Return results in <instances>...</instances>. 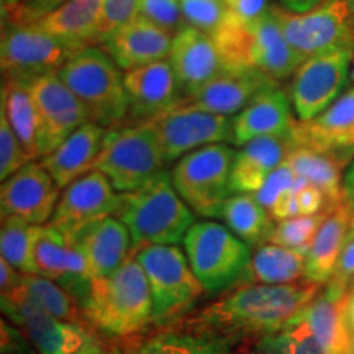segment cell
<instances>
[{
  "mask_svg": "<svg viewBox=\"0 0 354 354\" xmlns=\"http://www.w3.org/2000/svg\"><path fill=\"white\" fill-rule=\"evenodd\" d=\"M320 287L308 281L281 286L246 282L176 325L209 330L238 342L258 339L276 333L297 318L317 297Z\"/></svg>",
  "mask_w": 354,
  "mask_h": 354,
  "instance_id": "obj_1",
  "label": "cell"
},
{
  "mask_svg": "<svg viewBox=\"0 0 354 354\" xmlns=\"http://www.w3.org/2000/svg\"><path fill=\"white\" fill-rule=\"evenodd\" d=\"M81 308L88 325L112 342H131L148 330L153 299L136 256L110 276L94 279Z\"/></svg>",
  "mask_w": 354,
  "mask_h": 354,
  "instance_id": "obj_2",
  "label": "cell"
},
{
  "mask_svg": "<svg viewBox=\"0 0 354 354\" xmlns=\"http://www.w3.org/2000/svg\"><path fill=\"white\" fill-rule=\"evenodd\" d=\"M115 216L130 232L135 253L151 245H177L196 223L192 209L177 194L167 171L138 190L120 194Z\"/></svg>",
  "mask_w": 354,
  "mask_h": 354,
  "instance_id": "obj_3",
  "label": "cell"
},
{
  "mask_svg": "<svg viewBox=\"0 0 354 354\" xmlns=\"http://www.w3.org/2000/svg\"><path fill=\"white\" fill-rule=\"evenodd\" d=\"M0 307L7 320L30 336L38 354H118L115 342L91 325L48 313L21 284L0 294Z\"/></svg>",
  "mask_w": 354,
  "mask_h": 354,
  "instance_id": "obj_4",
  "label": "cell"
},
{
  "mask_svg": "<svg viewBox=\"0 0 354 354\" xmlns=\"http://www.w3.org/2000/svg\"><path fill=\"white\" fill-rule=\"evenodd\" d=\"M57 76L84 105L91 122L107 130L128 122L130 102L122 69L99 44L76 53Z\"/></svg>",
  "mask_w": 354,
  "mask_h": 354,
  "instance_id": "obj_5",
  "label": "cell"
},
{
  "mask_svg": "<svg viewBox=\"0 0 354 354\" xmlns=\"http://www.w3.org/2000/svg\"><path fill=\"white\" fill-rule=\"evenodd\" d=\"M190 268L207 294H218L246 281L250 245L214 220L196 221L184 238Z\"/></svg>",
  "mask_w": 354,
  "mask_h": 354,
  "instance_id": "obj_6",
  "label": "cell"
},
{
  "mask_svg": "<svg viewBox=\"0 0 354 354\" xmlns=\"http://www.w3.org/2000/svg\"><path fill=\"white\" fill-rule=\"evenodd\" d=\"M166 159L151 122L125 123L107 130L94 169L104 172L117 192L138 190L161 174Z\"/></svg>",
  "mask_w": 354,
  "mask_h": 354,
  "instance_id": "obj_7",
  "label": "cell"
},
{
  "mask_svg": "<svg viewBox=\"0 0 354 354\" xmlns=\"http://www.w3.org/2000/svg\"><path fill=\"white\" fill-rule=\"evenodd\" d=\"M148 279L153 299V325L172 326L205 294L177 245H151L135 253Z\"/></svg>",
  "mask_w": 354,
  "mask_h": 354,
  "instance_id": "obj_8",
  "label": "cell"
},
{
  "mask_svg": "<svg viewBox=\"0 0 354 354\" xmlns=\"http://www.w3.org/2000/svg\"><path fill=\"white\" fill-rule=\"evenodd\" d=\"M236 151L225 143L209 145L177 159L172 184L196 214L218 218L232 194V169Z\"/></svg>",
  "mask_w": 354,
  "mask_h": 354,
  "instance_id": "obj_9",
  "label": "cell"
},
{
  "mask_svg": "<svg viewBox=\"0 0 354 354\" xmlns=\"http://www.w3.org/2000/svg\"><path fill=\"white\" fill-rule=\"evenodd\" d=\"M76 53V48L46 32L38 21L2 24L0 68L3 79L33 81L46 74H57Z\"/></svg>",
  "mask_w": 354,
  "mask_h": 354,
  "instance_id": "obj_10",
  "label": "cell"
},
{
  "mask_svg": "<svg viewBox=\"0 0 354 354\" xmlns=\"http://www.w3.org/2000/svg\"><path fill=\"white\" fill-rule=\"evenodd\" d=\"M287 39L300 56L335 50L354 51V15L346 0H320L307 12H290L272 6Z\"/></svg>",
  "mask_w": 354,
  "mask_h": 354,
  "instance_id": "obj_11",
  "label": "cell"
},
{
  "mask_svg": "<svg viewBox=\"0 0 354 354\" xmlns=\"http://www.w3.org/2000/svg\"><path fill=\"white\" fill-rule=\"evenodd\" d=\"M353 50L310 56L292 76L289 95L299 122H307L339 99L351 82Z\"/></svg>",
  "mask_w": 354,
  "mask_h": 354,
  "instance_id": "obj_12",
  "label": "cell"
},
{
  "mask_svg": "<svg viewBox=\"0 0 354 354\" xmlns=\"http://www.w3.org/2000/svg\"><path fill=\"white\" fill-rule=\"evenodd\" d=\"M151 123L158 131L166 162L180 159L203 146L233 141L232 118L201 110L185 102L159 115Z\"/></svg>",
  "mask_w": 354,
  "mask_h": 354,
  "instance_id": "obj_13",
  "label": "cell"
},
{
  "mask_svg": "<svg viewBox=\"0 0 354 354\" xmlns=\"http://www.w3.org/2000/svg\"><path fill=\"white\" fill-rule=\"evenodd\" d=\"M30 88L38 113L39 158H44L91 118L57 74L33 79Z\"/></svg>",
  "mask_w": 354,
  "mask_h": 354,
  "instance_id": "obj_14",
  "label": "cell"
},
{
  "mask_svg": "<svg viewBox=\"0 0 354 354\" xmlns=\"http://www.w3.org/2000/svg\"><path fill=\"white\" fill-rule=\"evenodd\" d=\"M120 194L104 172L92 169L64 189L50 225L59 230L68 240L88 225L117 214Z\"/></svg>",
  "mask_w": 354,
  "mask_h": 354,
  "instance_id": "obj_15",
  "label": "cell"
},
{
  "mask_svg": "<svg viewBox=\"0 0 354 354\" xmlns=\"http://www.w3.org/2000/svg\"><path fill=\"white\" fill-rule=\"evenodd\" d=\"M295 148L331 154L351 165L354 156V86L328 109L307 122L295 123L290 131Z\"/></svg>",
  "mask_w": 354,
  "mask_h": 354,
  "instance_id": "obj_16",
  "label": "cell"
},
{
  "mask_svg": "<svg viewBox=\"0 0 354 354\" xmlns=\"http://www.w3.org/2000/svg\"><path fill=\"white\" fill-rule=\"evenodd\" d=\"M59 187L41 162L30 161L2 180L0 210L3 216H20L35 225L50 223L59 202Z\"/></svg>",
  "mask_w": 354,
  "mask_h": 354,
  "instance_id": "obj_17",
  "label": "cell"
},
{
  "mask_svg": "<svg viewBox=\"0 0 354 354\" xmlns=\"http://www.w3.org/2000/svg\"><path fill=\"white\" fill-rule=\"evenodd\" d=\"M130 113L127 123H145L169 112L183 102L174 69L167 59L123 73Z\"/></svg>",
  "mask_w": 354,
  "mask_h": 354,
  "instance_id": "obj_18",
  "label": "cell"
},
{
  "mask_svg": "<svg viewBox=\"0 0 354 354\" xmlns=\"http://www.w3.org/2000/svg\"><path fill=\"white\" fill-rule=\"evenodd\" d=\"M305 57L294 50L279 24L272 6L248 32L243 48V66L282 82L294 76Z\"/></svg>",
  "mask_w": 354,
  "mask_h": 354,
  "instance_id": "obj_19",
  "label": "cell"
},
{
  "mask_svg": "<svg viewBox=\"0 0 354 354\" xmlns=\"http://www.w3.org/2000/svg\"><path fill=\"white\" fill-rule=\"evenodd\" d=\"M169 63L184 99L225 69L214 37L192 26H185L172 38Z\"/></svg>",
  "mask_w": 354,
  "mask_h": 354,
  "instance_id": "obj_20",
  "label": "cell"
},
{
  "mask_svg": "<svg viewBox=\"0 0 354 354\" xmlns=\"http://www.w3.org/2000/svg\"><path fill=\"white\" fill-rule=\"evenodd\" d=\"M289 92L272 82L256 94L233 118V145L243 146L259 136L290 135L297 120Z\"/></svg>",
  "mask_w": 354,
  "mask_h": 354,
  "instance_id": "obj_21",
  "label": "cell"
},
{
  "mask_svg": "<svg viewBox=\"0 0 354 354\" xmlns=\"http://www.w3.org/2000/svg\"><path fill=\"white\" fill-rule=\"evenodd\" d=\"M172 38L174 37L165 30L138 15L130 24L109 35L100 46L109 53L113 63L127 73L169 57Z\"/></svg>",
  "mask_w": 354,
  "mask_h": 354,
  "instance_id": "obj_22",
  "label": "cell"
},
{
  "mask_svg": "<svg viewBox=\"0 0 354 354\" xmlns=\"http://www.w3.org/2000/svg\"><path fill=\"white\" fill-rule=\"evenodd\" d=\"M71 241L82 251L94 279L118 271L135 254L130 232L115 215L88 225Z\"/></svg>",
  "mask_w": 354,
  "mask_h": 354,
  "instance_id": "obj_23",
  "label": "cell"
},
{
  "mask_svg": "<svg viewBox=\"0 0 354 354\" xmlns=\"http://www.w3.org/2000/svg\"><path fill=\"white\" fill-rule=\"evenodd\" d=\"M277 82L254 69L225 68L183 102L207 112L230 115L241 112L261 88Z\"/></svg>",
  "mask_w": 354,
  "mask_h": 354,
  "instance_id": "obj_24",
  "label": "cell"
},
{
  "mask_svg": "<svg viewBox=\"0 0 354 354\" xmlns=\"http://www.w3.org/2000/svg\"><path fill=\"white\" fill-rule=\"evenodd\" d=\"M290 135L259 136L243 145L232 169V194H256L269 174L284 165L294 149Z\"/></svg>",
  "mask_w": 354,
  "mask_h": 354,
  "instance_id": "obj_25",
  "label": "cell"
},
{
  "mask_svg": "<svg viewBox=\"0 0 354 354\" xmlns=\"http://www.w3.org/2000/svg\"><path fill=\"white\" fill-rule=\"evenodd\" d=\"M107 128L87 122L68 136L55 151L41 158V166L50 172L56 185L66 189L79 177L94 169L104 146Z\"/></svg>",
  "mask_w": 354,
  "mask_h": 354,
  "instance_id": "obj_26",
  "label": "cell"
},
{
  "mask_svg": "<svg viewBox=\"0 0 354 354\" xmlns=\"http://www.w3.org/2000/svg\"><path fill=\"white\" fill-rule=\"evenodd\" d=\"M348 290L326 282L323 290L297 317L305 322L328 354H349L351 331L344 320V297Z\"/></svg>",
  "mask_w": 354,
  "mask_h": 354,
  "instance_id": "obj_27",
  "label": "cell"
},
{
  "mask_svg": "<svg viewBox=\"0 0 354 354\" xmlns=\"http://www.w3.org/2000/svg\"><path fill=\"white\" fill-rule=\"evenodd\" d=\"M354 209L344 201L323 220L305 259V281L325 286L333 276L336 263L348 240Z\"/></svg>",
  "mask_w": 354,
  "mask_h": 354,
  "instance_id": "obj_28",
  "label": "cell"
},
{
  "mask_svg": "<svg viewBox=\"0 0 354 354\" xmlns=\"http://www.w3.org/2000/svg\"><path fill=\"white\" fill-rule=\"evenodd\" d=\"M104 0H68L38 20L41 28L77 51L100 44Z\"/></svg>",
  "mask_w": 354,
  "mask_h": 354,
  "instance_id": "obj_29",
  "label": "cell"
},
{
  "mask_svg": "<svg viewBox=\"0 0 354 354\" xmlns=\"http://www.w3.org/2000/svg\"><path fill=\"white\" fill-rule=\"evenodd\" d=\"M240 343L232 336L209 330L172 325L136 343L128 354H241Z\"/></svg>",
  "mask_w": 354,
  "mask_h": 354,
  "instance_id": "obj_30",
  "label": "cell"
},
{
  "mask_svg": "<svg viewBox=\"0 0 354 354\" xmlns=\"http://www.w3.org/2000/svg\"><path fill=\"white\" fill-rule=\"evenodd\" d=\"M0 110L6 113L10 122L30 161L39 158L38 113L35 107L32 88H30V81L3 79Z\"/></svg>",
  "mask_w": 354,
  "mask_h": 354,
  "instance_id": "obj_31",
  "label": "cell"
},
{
  "mask_svg": "<svg viewBox=\"0 0 354 354\" xmlns=\"http://www.w3.org/2000/svg\"><path fill=\"white\" fill-rule=\"evenodd\" d=\"M287 162L295 174L325 194L331 209H336L339 203L346 201L343 189V169L348 165H344L342 159L308 148H294Z\"/></svg>",
  "mask_w": 354,
  "mask_h": 354,
  "instance_id": "obj_32",
  "label": "cell"
},
{
  "mask_svg": "<svg viewBox=\"0 0 354 354\" xmlns=\"http://www.w3.org/2000/svg\"><path fill=\"white\" fill-rule=\"evenodd\" d=\"M307 253L266 241L251 258L246 282L251 284H292L305 274Z\"/></svg>",
  "mask_w": 354,
  "mask_h": 354,
  "instance_id": "obj_33",
  "label": "cell"
},
{
  "mask_svg": "<svg viewBox=\"0 0 354 354\" xmlns=\"http://www.w3.org/2000/svg\"><path fill=\"white\" fill-rule=\"evenodd\" d=\"M218 218L250 246H259L268 241L274 227L268 209H264L256 196L251 194L228 197L221 207Z\"/></svg>",
  "mask_w": 354,
  "mask_h": 354,
  "instance_id": "obj_34",
  "label": "cell"
},
{
  "mask_svg": "<svg viewBox=\"0 0 354 354\" xmlns=\"http://www.w3.org/2000/svg\"><path fill=\"white\" fill-rule=\"evenodd\" d=\"M39 225L10 215L0 225V254L21 274H37L35 268V240Z\"/></svg>",
  "mask_w": 354,
  "mask_h": 354,
  "instance_id": "obj_35",
  "label": "cell"
},
{
  "mask_svg": "<svg viewBox=\"0 0 354 354\" xmlns=\"http://www.w3.org/2000/svg\"><path fill=\"white\" fill-rule=\"evenodd\" d=\"M21 286L51 315L66 322L88 325L77 300L57 282L37 274H21Z\"/></svg>",
  "mask_w": 354,
  "mask_h": 354,
  "instance_id": "obj_36",
  "label": "cell"
},
{
  "mask_svg": "<svg viewBox=\"0 0 354 354\" xmlns=\"http://www.w3.org/2000/svg\"><path fill=\"white\" fill-rule=\"evenodd\" d=\"M253 353L243 354H328L315 338L308 325L294 318L289 325L276 333L256 339Z\"/></svg>",
  "mask_w": 354,
  "mask_h": 354,
  "instance_id": "obj_37",
  "label": "cell"
},
{
  "mask_svg": "<svg viewBox=\"0 0 354 354\" xmlns=\"http://www.w3.org/2000/svg\"><path fill=\"white\" fill-rule=\"evenodd\" d=\"M328 214L330 212H323L318 215H299L277 221L269 233L268 241L307 253L318 228L322 227L323 220Z\"/></svg>",
  "mask_w": 354,
  "mask_h": 354,
  "instance_id": "obj_38",
  "label": "cell"
},
{
  "mask_svg": "<svg viewBox=\"0 0 354 354\" xmlns=\"http://www.w3.org/2000/svg\"><path fill=\"white\" fill-rule=\"evenodd\" d=\"M180 8H183L185 25L212 37L223 21L227 2L225 0H180Z\"/></svg>",
  "mask_w": 354,
  "mask_h": 354,
  "instance_id": "obj_39",
  "label": "cell"
},
{
  "mask_svg": "<svg viewBox=\"0 0 354 354\" xmlns=\"http://www.w3.org/2000/svg\"><path fill=\"white\" fill-rule=\"evenodd\" d=\"M26 162H30V159L26 156L24 146L13 131L6 113L0 110V179H8Z\"/></svg>",
  "mask_w": 354,
  "mask_h": 354,
  "instance_id": "obj_40",
  "label": "cell"
},
{
  "mask_svg": "<svg viewBox=\"0 0 354 354\" xmlns=\"http://www.w3.org/2000/svg\"><path fill=\"white\" fill-rule=\"evenodd\" d=\"M140 15L176 37L185 28L180 0H140Z\"/></svg>",
  "mask_w": 354,
  "mask_h": 354,
  "instance_id": "obj_41",
  "label": "cell"
},
{
  "mask_svg": "<svg viewBox=\"0 0 354 354\" xmlns=\"http://www.w3.org/2000/svg\"><path fill=\"white\" fill-rule=\"evenodd\" d=\"M140 15V0H104L100 20V43Z\"/></svg>",
  "mask_w": 354,
  "mask_h": 354,
  "instance_id": "obj_42",
  "label": "cell"
},
{
  "mask_svg": "<svg viewBox=\"0 0 354 354\" xmlns=\"http://www.w3.org/2000/svg\"><path fill=\"white\" fill-rule=\"evenodd\" d=\"M227 12H225L221 25L232 28H250L269 12L268 0H225Z\"/></svg>",
  "mask_w": 354,
  "mask_h": 354,
  "instance_id": "obj_43",
  "label": "cell"
},
{
  "mask_svg": "<svg viewBox=\"0 0 354 354\" xmlns=\"http://www.w3.org/2000/svg\"><path fill=\"white\" fill-rule=\"evenodd\" d=\"M297 180L299 176L295 174L289 162L286 161L284 165H281L277 169H274L271 174H269L266 183L263 184V187H261L254 196L259 201L261 205L269 210L272 203L276 202L282 194L290 190L295 184H297Z\"/></svg>",
  "mask_w": 354,
  "mask_h": 354,
  "instance_id": "obj_44",
  "label": "cell"
},
{
  "mask_svg": "<svg viewBox=\"0 0 354 354\" xmlns=\"http://www.w3.org/2000/svg\"><path fill=\"white\" fill-rule=\"evenodd\" d=\"M0 354H38L30 336L6 317L0 320Z\"/></svg>",
  "mask_w": 354,
  "mask_h": 354,
  "instance_id": "obj_45",
  "label": "cell"
},
{
  "mask_svg": "<svg viewBox=\"0 0 354 354\" xmlns=\"http://www.w3.org/2000/svg\"><path fill=\"white\" fill-rule=\"evenodd\" d=\"M68 2V0H25L15 13H12L7 19H2V24L6 21H21V24H33V21L41 20L44 15L55 10L59 6Z\"/></svg>",
  "mask_w": 354,
  "mask_h": 354,
  "instance_id": "obj_46",
  "label": "cell"
},
{
  "mask_svg": "<svg viewBox=\"0 0 354 354\" xmlns=\"http://www.w3.org/2000/svg\"><path fill=\"white\" fill-rule=\"evenodd\" d=\"M328 282L342 287L344 290H349V287H351L354 282V238L348 236L342 254L338 258V263H336L333 276Z\"/></svg>",
  "mask_w": 354,
  "mask_h": 354,
  "instance_id": "obj_47",
  "label": "cell"
},
{
  "mask_svg": "<svg viewBox=\"0 0 354 354\" xmlns=\"http://www.w3.org/2000/svg\"><path fill=\"white\" fill-rule=\"evenodd\" d=\"M297 203L300 215H318L323 212H331L325 194L312 184H304L297 192Z\"/></svg>",
  "mask_w": 354,
  "mask_h": 354,
  "instance_id": "obj_48",
  "label": "cell"
},
{
  "mask_svg": "<svg viewBox=\"0 0 354 354\" xmlns=\"http://www.w3.org/2000/svg\"><path fill=\"white\" fill-rule=\"evenodd\" d=\"M21 284V272L17 271L7 259L0 258V294L8 292Z\"/></svg>",
  "mask_w": 354,
  "mask_h": 354,
  "instance_id": "obj_49",
  "label": "cell"
},
{
  "mask_svg": "<svg viewBox=\"0 0 354 354\" xmlns=\"http://www.w3.org/2000/svg\"><path fill=\"white\" fill-rule=\"evenodd\" d=\"M343 189H344V198H346V202L354 209V159L351 161V165L348 166L346 172H344Z\"/></svg>",
  "mask_w": 354,
  "mask_h": 354,
  "instance_id": "obj_50",
  "label": "cell"
},
{
  "mask_svg": "<svg viewBox=\"0 0 354 354\" xmlns=\"http://www.w3.org/2000/svg\"><path fill=\"white\" fill-rule=\"evenodd\" d=\"M344 320L351 335H354V286L349 287L346 297H344Z\"/></svg>",
  "mask_w": 354,
  "mask_h": 354,
  "instance_id": "obj_51",
  "label": "cell"
},
{
  "mask_svg": "<svg viewBox=\"0 0 354 354\" xmlns=\"http://www.w3.org/2000/svg\"><path fill=\"white\" fill-rule=\"evenodd\" d=\"M320 0H281L282 7L287 8L290 12H307L310 8H313Z\"/></svg>",
  "mask_w": 354,
  "mask_h": 354,
  "instance_id": "obj_52",
  "label": "cell"
},
{
  "mask_svg": "<svg viewBox=\"0 0 354 354\" xmlns=\"http://www.w3.org/2000/svg\"><path fill=\"white\" fill-rule=\"evenodd\" d=\"M25 0H0V10H2V19H7L12 13H15L24 6Z\"/></svg>",
  "mask_w": 354,
  "mask_h": 354,
  "instance_id": "obj_53",
  "label": "cell"
},
{
  "mask_svg": "<svg viewBox=\"0 0 354 354\" xmlns=\"http://www.w3.org/2000/svg\"><path fill=\"white\" fill-rule=\"evenodd\" d=\"M348 236L354 238V215H353V220H351V227H349V234Z\"/></svg>",
  "mask_w": 354,
  "mask_h": 354,
  "instance_id": "obj_54",
  "label": "cell"
},
{
  "mask_svg": "<svg viewBox=\"0 0 354 354\" xmlns=\"http://www.w3.org/2000/svg\"><path fill=\"white\" fill-rule=\"evenodd\" d=\"M349 354H354V335H351V344H349Z\"/></svg>",
  "mask_w": 354,
  "mask_h": 354,
  "instance_id": "obj_55",
  "label": "cell"
},
{
  "mask_svg": "<svg viewBox=\"0 0 354 354\" xmlns=\"http://www.w3.org/2000/svg\"><path fill=\"white\" fill-rule=\"evenodd\" d=\"M351 84L354 86V55H353V63H351Z\"/></svg>",
  "mask_w": 354,
  "mask_h": 354,
  "instance_id": "obj_56",
  "label": "cell"
},
{
  "mask_svg": "<svg viewBox=\"0 0 354 354\" xmlns=\"http://www.w3.org/2000/svg\"><path fill=\"white\" fill-rule=\"evenodd\" d=\"M346 2H348V6H349V8H351L353 15H354V0H346Z\"/></svg>",
  "mask_w": 354,
  "mask_h": 354,
  "instance_id": "obj_57",
  "label": "cell"
},
{
  "mask_svg": "<svg viewBox=\"0 0 354 354\" xmlns=\"http://www.w3.org/2000/svg\"><path fill=\"white\" fill-rule=\"evenodd\" d=\"M353 286H354V282H353V284H351V287H353Z\"/></svg>",
  "mask_w": 354,
  "mask_h": 354,
  "instance_id": "obj_58",
  "label": "cell"
}]
</instances>
